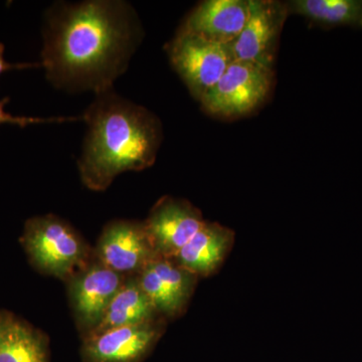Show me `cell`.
<instances>
[{"instance_id": "obj_14", "label": "cell", "mask_w": 362, "mask_h": 362, "mask_svg": "<svg viewBox=\"0 0 362 362\" xmlns=\"http://www.w3.org/2000/svg\"><path fill=\"white\" fill-rule=\"evenodd\" d=\"M159 318L162 317L158 315L149 297L142 289L137 276H127L109 305L101 323L90 334Z\"/></svg>"}, {"instance_id": "obj_11", "label": "cell", "mask_w": 362, "mask_h": 362, "mask_svg": "<svg viewBox=\"0 0 362 362\" xmlns=\"http://www.w3.org/2000/svg\"><path fill=\"white\" fill-rule=\"evenodd\" d=\"M137 278L157 313L165 320L185 311L199 280L175 259L160 257L150 262Z\"/></svg>"}, {"instance_id": "obj_3", "label": "cell", "mask_w": 362, "mask_h": 362, "mask_svg": "<svg viewBox=\"0 0 362 362\" xmlns=\"http://www.w3.org/2000/svg\"><path fill=\"white\" fill-rule=\"evenodd\" d=\"M23 242L37 270L65 282L94 259L93 249L84 238L54 214L28 221Z\"/></svg>"}, {"instance_id": "obj_18", "label": "cell", "mask_w": 362, "mask_h": 362, "mask_svg": "<svg viewBox=\"0 0 362 362\" xmlns=\"http://www.w3.org/2000/svg\"><path fill=\"white\" fill-rule=\"evenodd\" d=\"M35 66H42L40 64H13L7 63L4 59V45L0 42V75L6 71L13 70H23V69L35 68Z\"/></svg>"}, {"instance_id": "obj_2", "label": "cell", "mask_w": 362, "mask_h": 362, "mask_svg": "<svg viewBox=\"0 0 362 362\" xmlns=\"http://www.w3.org/2000/svg\"><path fill=\"white\" fill-rule=\"evenodd\" d=\"M87 124L78 173L86 187L104 192L126 171L151 168L160 149V120L113 90L96 95L86 109Z\"/></svg>"}, {"instance_id": "obj_9", "label": "cell", "mask_w": 362, "mask_h": 362, "mask_svg": "<svg viewBox=\"0 0 362 362\" xmlns=\"http://www.w3.org/2000/svg\"><path fill=\"white\" fill-rule=\"evenodd\" d=\"M206 221L202 211L187 199L163 197L143 223L157 256L175 259Z\"/></svg>"}, {"instance_id": "obj_13", "label": "cell", "mask_w": 362, "mask_h": 362, "mask_svg": "<svg viewBox=\"0 0 362 362\" xmlns=\"http://www.w3.org/2000/svg\"><path fill=\"white\" fill-rule=\"evenodd\" d=\"M233 243L235 233L230 228L206 221L173 259L199 279L209 277L223 265Z\"/></svg>"}, {"instance_id": "obj_8", "label": "cell", "mask_w": 362, "mask_h": 362, "mask_svg": "<svg viewBox=\"0 0 362 362\" xmlns=\"http://www.w3.org/2000/svg\"><path fill=\"white\" fill-rule=\"evenodd\" d=\"M94 259L124 276H137L158 258L143 221L117 220L105 226L93 249Z\"/></svg>"}, {"instance_id": "obj_16", "label": "cell", "mask_w": 362, "mask_h": 362, "mask_svg": "<svg viewBox=\"0 0 362 362\" xmlns=\"http://www.w3.org/2000/svg\"><path fill=\"white\" fill-rule=\"evenodd\" d=\"M287 6L289 13L304 16L323 28H362V0H293Z\"/></svg>"}, {"instance_id": "obj_4", "label": "cell", "mask_w": 362, "mask_h": 362, "mask_svg": "<svg viewBox=\"0 0 362 362\" xmlns=\"http://www.w3.org/2000/svg\"><path fill=\"white\" fill-rule=\"evenodd\" d=\"M168 54L173 69L197 101L218 82L233 62L230 45L180 30L168 45Z\"/></svg>"}, {"instance_id": "obj_10", "label": "cell", "mask_w": 362, "mask_h": 362, "mask_svg": "<svg viewBox=\"0 0 362 362\" xmlns=\"http://www.w3.org/2000/svg\"><path fill=\"white\" fill-rule=\"evenodd\" d=\"M165 319L123 326L84 337L83 356L88 362H138L160 339Z\"/></svg>"}, {"instance_id": "obj_12", "label": "cell", "mask_w": 362, "mask_h": 362, "mask_svg": "<svg viewBox=\"0 0 362 362\" xmlns=\"http://www.w3.org/2000/svg\"><path fill=\"white\" fill-rule=\"evenodd\" d=\"M250 14V0H206L190 11L180 32L230 45L239 37Z\"/></svg>"}, {"instance_id": "obj_6", "label": "cell", "mask_w": 362, "mask_h": 362, "mask_svg": "<svg viewBox=\"0 0 362 362\" xmlns=\"http://www.w3.org/2000/svg\"><path fill=\"white\" fill-rule=\"evenodd\" d=\"M289 11L277 0H250V14L239 37L230 45L233 61L274 71L278 40Z\"/></svg>"}, {"instance_id": "obj_5", "label": "cell", "mask_w": 362, "mask_h": 362, "mask_svg": "<svg viewBox=\"0 0 362 362\" xmlns=\"http://www.w3.org/2000/svg\"><path fill=\"white\" fill-rule=\"evenodd\" d=\"M274 71L233 61L218 82L201 99L202 110L218 118H237L252 113L266 101Z\"/></svg>"}, {"instance_id": "obj_15", "label": "cell", "mask_w": 362, "mask_h": 362, "mask_svg": "<svg viewBox=\"0 0 362 362\" xmlns=\"http://www.w3.org/2000/svg\"><path fill=\"white\" fill-rule=\"evenodd\" d=\"M0 362H47L44 335L13 316L0 315Z\"/></svg>"}, {"instance_id": "obj_17", "label": "cell", "mask_w": 362, "mask_h": 362, "mask_svg": "<svg viewBox=\"0 0 362 362\" xmlns=\"http://www.w3.org/2000/svg\"><path fill=\"white\" fill-rule=\"evenodd\" d=\"M8 98L0 100V125L1 124H13V125L20 126V127H26L32 124L44 123H64L73 122V121L82 120V116L80 117H49V118H37V117H25L13 116L7 113L4 110V107L8 103Z\"/></svg>"}, {"instance_id": "obj_1", "label": "cell", "mask_w": 362, "mask_h": 362, "mask_svg": "<svg viewBox=\"0 0 362 362\" xmlns=\"http://www.w3.org/2000/svg\"><path fill=\"white\" fill-rule=\"evenodd\" d=\"M143 37L129 2H57L45 13L40 66L57 89L102 94L127 71Z\"/></svg>"}, {"instance_id": "obj_7", "label": "cell", "mask_w": 362, "mask_h": 362, "mask_svg": "<svg viewBox=\"0 0 362 362\" xmlns=\"http://www.w3.org/2000/svg\"><path fill=\"white\" fill-rule=\"evenodd\" d=\"M126 277L94 259L66 281L74 318L84 337L101 323Z\"/></svg>"}]
</instances>
